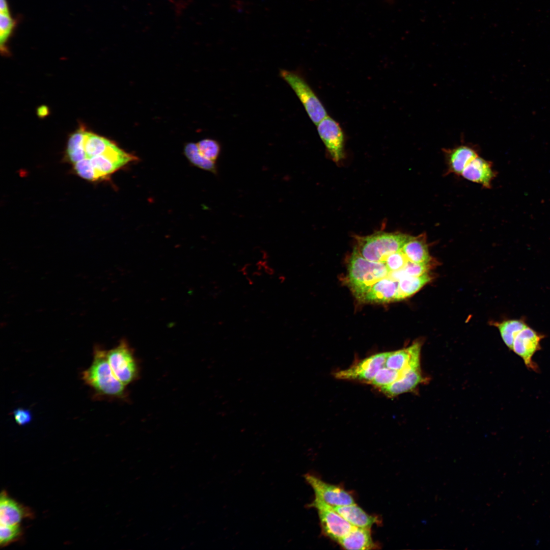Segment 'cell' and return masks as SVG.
Here are the masks:
<instances>
[{
  "label": "cell",
  "mask_w": 550,
  "mask_h": 550,
  "mask_svg": "<svg viewBox=\"0 0 550 550\" xmlns=\"http://www.w3.org/2000/svg\"><path fill=\"white\" fill-rule=\"evenodd\" d=\"M85 382L97 395L112 399L126 397V386L116 376L107 360L106 350L96 347L92 364L82 374Z\"/></svg>",
  "instance_id": "cell-1"
},
{
  "label": "cell",
  "mask_w": 550,
  "mask_h": 550,
  "mask_svg": "<svg viewBox=\"0 0 550 550\" xmlns=\"http://www.w3.org/2000/svg\"><path fill=\"white\" fill-rule=\"evenodd\" d=\"M389 271L384 263L364 258L354 247L348 261L346 284L360 300L376 282L387 277Z\"/></svg>",
  "instance_id": "cell-2"
},
{
  "label": "cell",
  "mask_w": 550,
  "mask_h": 550,
  "mask_svg": "<svg viewBox=\"0 0 550 550\" xmlns=\"http://www.w3.org/2000/svg\"><path fill=\"white\" fill-rule=\"evenodd\" d=\"M411 237L401 232H377L366 236L355 237V248L367 260L384 263L389 255L401 251Z\"/></svg>",
  "instance_id": "cell-3"
},
{
  "label": "cell",
  "mask_w": 550,
  "mask_h": 550,
  "mask_svg": "<svg viewBox=\"0 0 550 550\" xmlns=\"http://www.w3.org/2000/svg\"><path fill=\"white\" fill-rule=\"evenodd\" d=\"M280 76L291 87L316 125L327 114L323 105L305 78L295 71L281 69Z\"/></svg>",
  "instance_id": "cell-4"
},
{
  "label": "cell",
  "mask_w": 550,
  "mask_h": 550,
  "mask_svg": "<svg viewBox=\"0 0 550 550\" xmlns=\"http://www.w3.org/2000/svg\"><path fill=\"white\" fill-rule=\"evenodd\" d=\"M106 356L113 372L123 384L127 386L138 378L139 364L125 339H122L116 346L106 351Z\"/></svg>",
  "instance_id": "cell-5"
},
{
  "label": "cell",
  "mask_w": 550,
  "mask_h": 550,
  "mask_svg": "<svg viewBox=\"0 0 550 550\" xmlns=\"http://www.w3.org/2000/svg\"><path fill=\"white\" fill-rule=\"evenodd\" d=\"M310 504L318 511L321 526L324 533L329 537L338 541L347 535L353 526L330 506L318 497Z\"/></svg>",
  "instance_id": "cell-6"
},
{
  "label": "cell",
  "mask_w": 550,
  "mask_h": 550,
  "mask_svg": "<svg viewBox=\"0 0 550 550\" xmlns=\"http://www.w3.org/2000/svg\"><path fill=\"white\" fill-rule=\"evenodd\" d=\"M389 352L376 353L362 360L353 366L335 373L338 379L354 380L370 383L377 372L385 366Z\"/></svg>",
  "instance_id": "cell-7"
},
{
  "label": "cell",
  "mask_w": 550,
  "mask_h": 550,
  "mask_svg": "<svg viewBox=\"0 0 550 550\" xmlns=\"http://www.w3.org/2000/svg\"><path fill=\"white\" fill-rule=\"evenodd\" d=\"M544 337L527 325L519 331L514 338L511 350L522 359L529 370H538V367L533 361V357L541 349L540 342Z\"/></svg>",
  "instance_id": "cell-8"
},
{
  "label": "cell",
  "mask_w": 550,
  "mask_h": 550,
  "mask_svg": "<svg viewBox=\"0 0 550 550\" xmlns=\"http://www.w3.org/2000/svg\"><path fill=\"white\" fill-rule=\"evenodd\" d=\"M317 130L331 158L336 162L344 157V135L339 124L326 116L317 125Z\"/></svg>",
  "instance_id": "cell-9"
},
{
  "label": "cell",
  "mask_w": 550,
  "mask_h": 550,
  "mask_svg": "<svg viewBox=\"0 0 550 550\" xmlns=\"http://www.w3.org/2000/svg\"><path fill=\"white\" fill-rule=\"evenodd\" d=\"M305 478L313 488L315 497L328 505L336 507L355 504L352 496L340 487L327 483L310 474H306Z\"/></svg>",
  "instance_id": "cell-10"
},
{
  "label": "cell",
  "mask_w": 550,
  "mask_h": 550,
  "mask_svg": "<svg viewBox=\"0 0 550 550\" xmlns=\"http://www.w3.org/2000/svg\"><path fill=\"white\" fill-rule=\"evenodd\" d=\"M421 348L420 343L416 342L407 348L390 351L385 366L398 371L420 368Z\"/></svg>",
  "instance_id": "cell-11"
},
{
  "label": "cell",
  "mask_w": 550,
  "mask_h": 550,
  "mask_svg": "<svg viewBox=\"0 0 550 550\" xmlns=\"http://www.w3.org/2000/svg\"><path fill=\"white\" fill-rule=\"evenodd\" d=\"M0 497V524L19 525L23 519L33 517L30 509L13 500L6 491L1 492Z\"/></svg>",
  "instance_id": "cell-12"
},
{
  "label": "cell",
  "mask_w": 550,
  "mask_h": 550,
  "mask_svg": "<svg viewBox=\"0 0 550 550\" xmlns=\"http://www.w3.org/2000/svg\"><path fill=\"white\" fill-rule=\"evenodd\" d=\"M397 292L398 281L387 277L372 285L360 300L374 304L396 301Z\"/></svg>",
  "instance_id": "cell-13"
},
{
  "label": "cell",
  "mask_w": 550,
  "mask_h": 550,
  "mask_svg": "<svg viewBox=\"0 0 550 550\" xmlns=\"http://www.w3.org/2000/svg\"><path fill=\"white\" fill-rule=\"evenodd\" d=\"M461 175L469 181L489 188L495 173L489 161L477 156L465 167Z\"/></svg>",
  "instance_id": "cell-14"
},
{
  "label": "cell",
  "mask_w": 550,
  "mask_h": 550,
  "mask_svg": "<svg viewBox=\"0 0 550 550\" xmlns=\"http://www.w3.org/2000/svg\"><path fill=\"white\" fill-rule=\"evenodd\" d=\"M448 167V172L461 175L465 167L474 158L478 156L473 147L462 145L451 149L445 150Z\"/></svg>",
  "instance_id": "cell-15"
},
{
  "label": "cell",
  "mask_w": 550,
  "mask_h": 550,
  "mask_svg": "<svg viewBox=\"0 0 550 550\" xmlns=\"http://www.w3.org/2000/svg\"><path fill=\"white\" fill-rule=\"evenodd\" d=\"M424 380L420 368L414 369L405 373L393 383L379 389L387 396L393 397L411 391Z\"/></svg>",
  "instance_id": "cell-16"
},
{
  "label": "cell",
  "mask_w": 550,
  "mask_h": 550,
  "mask_svg": "<svg viewBox=\"0 0 550 550\" xmlns=\"http://www.w3.org/2000/svg\"><path fill=\"white\" fill-rule=\"evenodd\" d=\"M408 261L417 263L429 264L431 260L426 236L424 233L417 236H412L401 249Z\"/></svg>",
  "instance_id": "cell-17"
},
{
  "label": "cell",
  "mask_w": 550,
  "mask_h": 550,
  "mask_svg": "<svg viewBox=\"0 0 550 550\" xmlns=\"http://www.w3.org/2000/svg\"><path fill=\"white\" fill-rule=\"evenodd\" d=\"M338 542L347 549H369L375 546L371 538L370 528L355 526Z\"/></svg>",
  "instance_id": "cell-18"
},
{
  "label": "cell",
  "mask_w": 550,
  "mask_h": 550,
  "mask_svg": "<svg viewBox=\"0 0 550 550\" xmlns=\"http://www.w3.org/2000/svg\"><path fill=\"white\" fill-rule=\"evenodd\" d=\"M333 509L353 526L371 528L376 522V517L366 513L355 504L342 506H332Z\"/></svg>",
  "instance_id": "cell-19"
},
{
  "label": "cell",
  "mask_w": 550,
  "mask_h": 550,
  "mask_svg": "<svg viewBox=\"0 0 550 550\" xmlns=\"http://www.w3.org/2000/svg\"><path fill=\"white\" fill-rule=\"evenodd\" d=\"M431 279L428 272L419 276H406L398 281L396 301L409 297L419 291Z\"/></svg>",
  "instance_id": "cell-20"
},
{
  "label": "cell",
  "mask_w": 550,
  "mask_h": 550,
  "mask_svg": "<svg viewBox=\"0 0 550 550\" xmlns=\"http://www.w3.org/2000/svg\"><path fill=\"white\" fill-rule=\"evenodd\" d=\"M527 325L525 320L519 319L505 320L497 326L504 343L511 350L515 335Z\"/></svg>",
  "instance_id": "cell-21"
},
{
  "label": "cell",
  "mask_w": 550,
  "mask_h": 550,
  "mask_svg": "<svg viewBox=\"0 0 550 550\" xmlns=\"http://www.w3.org/2000/svg\"><path fill=\"white\" fill-rule=\"evenodd\" d=\"M184 150L186 157L193 164L202 170L214 174L216 173L217 167L215 162L204 157L199 152L197 144L187 143L185 146Z\"/></svg>",
  "instance_id": "cell-22"
},
{
  "label": "cell",
  "mask_w": 550,
  "mask_h": 550,
  "mask_svg": "<svg viewBox=\"0 0 550 550\" xmlns=\"http://www.w3.org/2000/svg\"><path fill=\"white\" fill-rule=\"evenodd\" d=\"M410 370L398 371L384 366L377 372L370 383L380 388L393 383Z\"/></svg>",
  "instance_id": "cell-23"
},
{
  "label": "cell",
  "mask_w": 550,
  "mask_h": 550,
  "mask_svg": "<svg viewBox=\"0 0 550 550\" xmlns=\"http://www.w3.org/2000/svg\"><path fill=\"white\" fill-rule=\"evenodd\" d=\"M428 264L417 263L408 261L404 267L399 270L389 272L388 277L398 281L406 276H419L428 272Z\"/></svg>",
  "instance_id": "cell-24"
},
{
  "label": "cell",
  "mask_w": 550,
  "mask_h": 550,
  "mask_svg": "<svg viewBox=\"0 0 550 550\" xmlns=\"http://www.w3.org/2000/svg\"><path fill=\"white\" fill-rule=\"evenodd\" d=\"M22 535L20 524L6 525L0 524V545L5 547L17 541Z\"/></svg>",
  "instance_id": "cell-25"
},
{
  "label": "cell",
  "mask_w": 550,
  "mask_h": 550,
  "mask_svg": "<svg viewBox=\"0 0 550 550\" xmlns=\"http://www.w3.org/2000/svg\"><path fill=\"white\" fill-rule=\"evenodd\" d=\"M199 152L206 158L216 162L221 152V146L216 141L205 139L197 143Z\"/></svg>",
  "instance_id": "cell-26"
},
{
  "label": "cell",
  "mask_w": 550,
  "mask_h": 550,
  "mask_svg": "<svg viewBox=\"0 0 550 550\" xmlns=\"http://www.w3.org/2000/svg\"><path fill=\"white\" fill-rule=\"evenodd\" d=\"M15 22L10 14L1 13L0 14V41L1 50H6L5 44L12 32Z\"/></svg>",
  "instance_id": "cell-27"
},
{
  "label": "cell",
  "mask_w": 550,
  "mask_h": 550,
  "mask_svg": "<svg viewBox=\"0 0 550 550\" xmlns=\"http://www.w3.org/2000/svg\"><path fill=\"white\" fill-rule=\"evenodd\" d=\"M407 262L408 260L401 250L389 255L384 263L390 272L402 269Z\"/></svg>",
  "instance_id": "cell-28"
},
{
  "label": "cell",
  "mask_w": 550,
  "mask_h": 550,
  "mask_svg": "<svg viewBox=\"0 0 550 550\" xmlns=\"http://www.w3.org/2000/svg\"><path fill=\"white\" fill-rule=\"evenodd\" d=\"M13 414L16 423L20 426L29 424L32 419L31 413L28 409L17 408L13 411Z\"/></svg>",
  "instance_id": "cell-29"
},
{
  "label": "cell",
  "mask_w": 550,
  "mask_h": 550,
  "mask_svg": "<svg viewBox=\"0 0 550 550\" xmlns=\"http://www.w3.org/2000/svg\"><path fill=\"white\" fill-rule=\"evenodd\" d=\"M0 12L10 14L6 0H0Z\"/></svg>",
  "instance_id": "cell-30"
},
{
  "label": "cell",
  "mask_w": 550,
  "mask_h": 550,
  "mask_svg": "<svg viewBox=\"0 0 550 550\" xmlns=\"http://www.w3.org/2000/svg\"><path fill=\"white\" fill-rule=\"evenodd\" d=\"M45 107H41L40 109L38 110L39 114H41V116L42 115H44L45 114H46V111H47L46 109H45Z\"/></svg>",
  "instance_id": "cell-31"
}]
</instances>
